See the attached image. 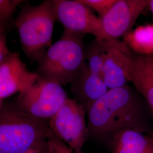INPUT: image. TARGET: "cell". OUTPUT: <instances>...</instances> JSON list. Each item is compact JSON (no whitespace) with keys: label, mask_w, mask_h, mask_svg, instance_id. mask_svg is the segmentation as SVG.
Wrapping results in <instances>:
<instances>
[{"label":"cell","mask_w":153,"mask_h":153,"mask_svg":"<svg viewBox=\"0 0 153 153\" xmlns=\"http://www.w3.org/2000/svg\"><path fill=\"white\" fill-rule=\"evenodd\" d=\"M48 146L51 153H73L71 149L51 132L48 140Z\"/></svg>","instance_id":"e0dca14e"},{"label":"cell","mask_w":153,"mask_h":153,"mask_svg":"<svg viewBox=\"0 0 153 153\" xmlns=\"http://www.w3.org/2000/svg\"><path fill=\"white\" fill-rule=\"evenodd\" d=\"M117 0H78L82 4L93 9L100 18L104 17L116 3Z\"/></svg>","instance_id":"2e32d148"},{"label":"cell","mask_w":153,"mask_h":153,"mask_svg":"<svg viewBox=\"0 0 153 153\" xmlns=\"http://www.w3.org/2000/svg\"><path fill=\"white\" fill-rule=\"evenodd\" d=\"M149 137L150 138V140L152 141V142L153 143V132L152 133H151L150 134H149Z\"/></svg>","instance_id":"44dd1931"},{"label":"cell","mask_w":153,"mask_h":153,"mask_svg":"<svg viewBox=\"0 0 153 153\" xmlns=\"http://www.w3.org/2000/svg\"><path fill=\"white\" fill-rule=\"evenodd\" d=\"M2 99L0 98V109L2 108Z\"/></svg>","instance_id":"7402d4cb"},{"label":"cell","mask_w":153,"mask_h":153,"mask_svg":"<svg viewBox=\"0 0 153 153\" xmlns=\"http://www.w3.org/2000/svg\"><path fill=\"white\" fill-rule=\"evenodd\" d=\"M84 153V152H81V153Z\"/></svg>","instance_id":"603a6c76"},{"label":"cell","mask_w":153,"mask_h":153,"mask_svg":"<svg viewBox=\"0 0 153 153\" xmlns=\"http://www.w3.org/2000/svg\"><path fill=\"white\" fill-rule=\"evenodd\" d=\"M123 41L134 55L153 56V25L138 26L127 33Z\"/></svg>","instance_id":"5bb4252c"},{"label":"cell","mask_w":153,"mask_h":153,"mask_svg":"<svg viewBox=\"0 0 153 153\" xmlns=\"http://www.w3.org/2000/svg\"><path fill=\"white\" fill-rule=\"evenodd\" d=\"M113 153H153V144L149 134L126 129L113 134Z\"/></svg>","instance_id":"4fadbf2b"},{"label":"cell","mask_w":153,"mask_h":153,"mask_svg":"<svg viewBox=\"0 0 153 153\" xmlns=\"http://www.w3.org/2000/svg\"><path fill=\"white\" fill-rule=\"evenodd\" d=\"M48 121L25 114L16 105L0 109V153H26L46 144Z\"/></svg>","instance_id":"3957f363"},{"label":"cell","mask_w":153,"mask_h":153,"mask_svg":"<svg viewBox=\"0 0 153 153\" xmlns=\"http://www.w3.org/2000/svg\"><path fill=\"white\" fill-rule=\"evenodd\" d=\"M88 114V136L111 137L126 129L146 134L153 132L150 125L152 115L146 103L140 93L128 85L109 89Z\"/></svg>","instance_id":"6da1fadb"},{"label":"cell","mask_w":153,"mask_h":153,"mask_svg":"<svg viewBox=\"0 0 153 153\" xmlns=\"http://www.w3.org/2000/svg\"><path fill=\"white\" fill-rule=\"evenodd\" d=\"M129 79L144 99L153 119V56L132 54Z\"/></svg>","instance_id":"7c38bea8"},{"label":"cell","mask_w":153,"mask_h":153,"mask_svg":"<svg viewBox=\"0 0 153 153\" xmlns=\"http://www.w3.org/2000/svg\"><path fill=\"white\" fill-rule=\"evenodd\" d=\"M11 53L7 48L5 35L0 32V64Z\"/></svg>","instance_id":"ac0fdd59"},{"label":"cell","mask_w":153,"mask_h":153,"mask_svg":"<svg viewBox=\"0 0 153 153\" xmlns=\"http://www.w3.org/2000/svg\"><path fill=\"white\" fill-rule=\"evenodd\" d=\"M87 113L74 99L68 98L60 109L48 121L53 134L71 149L73 153L82 152L88 137Z\"/></svg>","instance_id":"8992f818"},{"label":"cell","mask_w":153,"mask_h":153,"mask_svg":"<svg viewBox=\"0 0 153 153\" xmlns=\"http://www.w3.org/2000/svg\"><path fill=\"white\" fill-rule=\"evenodd\" d=\"M22 1L0 0V32L5 35L11 25L13 16Z\"/></svg>","instance_id":"9a60e30c"},{"label":"cell","mask_w":153,"mask_h":153,"mask_svg":"<svg viewBox=\"0 0 153 153\" xmlns=\"http://www.w3.org/2000/svg\"><path fill=\"white\" fill-rule=\"evenodd\" d=\"M68 98L60 85L39 76L33 83L19 93L15 105L26 114L47 121L57 113Z\"/></svg>","instance_id":"5b68a950"},{"label":"cell","mask_w":153,"mask_h":153,"mask_svg":"<svg viewBox=\"0 0 153 153\" xmlns=\"http://www.w3.org/2000/svg\"><path fill=\"white\" fill-rule=\"evenodd\" d=\"M104 81L108 89L128 85L129 67L132 53L124 41L102 40Z\"/></svg>","instance_id":"9c48e42d"},{"label":"cell","mask_w":153,"mask_h":153,"mask_svg":"<svg viewBox=\"0 0 153 153\" xmlns=\"http://www.w3.org/2000/svg\"><path fill=\"white\" fill-rule=\"evenodd\" d=\"M85 36L64 30L39 60L36 73L62 86L71 85L86 64Z\"/></svg>","instance_id":"7a4b0ae2"},{"label":"cell","mask_w":153,"mask_h":153,"mask_svg":"<svg viewBox=\"0 0 153 153\" xmlns=\"http://www.w3.org/2000/svg\"><path fill=\"white\" fill-rule=\"evenodd\" d=\"M104 81L86 64L71 84L74 99L88 114L94 103L108 90Z\"/></svg>","instance_id":"8fae6325"},{"label":"cell","mask_w":153,"mask_h":153,"mask_svg":"<svg viewBox=\"0 0 153 153\" xmlns=\"http://www.w3.org/2000/svg\"><path fill=\"white\" fill-rule=\"evenodd\" d=\"M57 21L53 0L25 6L15 21L22 48L28 58L38 62L52 45Z\"/></svg>","instance_id":"277c9868"},{"label":"cell","mask_w":153,"mask_h":153,"mask_svg":"<svg viewBox=\"0 0 153 153\" xmlns=\"http://www.w3.org/2000/svg\"><path fill=\"white\" fill-rule=\"evenodd\" d=\"M39 77L28 70L18 53L11 52L0 64V98L20 93L35 82Z\"/></svg>","instance_id":"30bf717a"},{"label":"cell","mask_w":153,"mask_h":153,"mask_svg":"<svg viewBox=\"0 0 153 153\" xmlns=\"http://www.w3.org/2000/svg\"><path fill=\"white\" fill-rule=\"evenodd\" d=\"M148 6L150 7V9L152 12L153 14V0H150Z\"/></svg>","instance_id":"ffe728a7"},{"label":"cell","mask_w":153,"mask_h":153,"mask_svg":"<svg viewBox=\"0 0 153 153\" xmlns=\"http://www.w3.org/2000/svg\"><path fill=\"white\" fill-rule=\"evenodd\" d=\"M26 153H51L48 146V142L43 146L33 149Z\"/></svg>","instance_id":"d6986e66"},{"label":"cell","mask_w":153,"mask_h":153,"mask_svg":"<svg viewBox=\"0 0 153 153\" xmlns=\"http://www.w3.org/2000/svg\"><path fill=\"white\" fill-rule=\"evenodd\" d=\"M150 0H117L109 12L102 18L104 40L118 39L132 30L138 18Z\"/></svg>","instance_id":"ba28073f"},{"label":"cell","mask_w":153,"mask_h":153,"mask_svg":"<svg viewBox=\"0 0 153 153\" xmlns=\"http://www.w3.org/2000/svg\"><path fill=\"white\" fill-rule=\"evenodd\" d=\"M57 21L64 30L104 40L101 19L78 0H53Z\"/></svg>","instance_id":"52a82bcc"}]
</instances>
